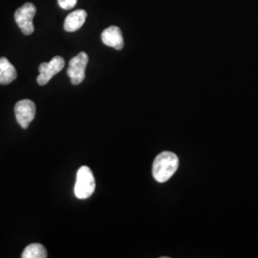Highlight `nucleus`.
<instances>
[{"mask_svg":"<svg viewBox=\"0 0 258 258\" xmlns=\"http://www.w3.org/2000/svg\"><path fill=\"white\" fill-rule=\"evenodd\" d=\"M96 182L91 169L88 166H81L77 173L74 192L79 199H88L95 191Z\"/></svg>","mask_w":258,"mask_h":258,"instance_id":"f03ea898","label":"nucleus"},{"mask_svg":"<svg viewBox=\"0 0 258 258\" xmlns=\"http://www.w3.org/2000/svg\"><path fill=\"white\" fill-rule=\"evenodd\" d=\"M37 8L33 3H25L23 6L16 11L15 19L19 27L21 29L24 35H31L34 33L35 28L33 24V19L36 16Z\"/></svg>","mask_w":258,"mask_h":258,"instance_id":"7ed1b4c3","label":"nucleus"},{"mask_svg":"<svg viewBox=\"0 0 258 258\" xmlns=\"http://www.w3.org/2000/svg\"><path fill=\"white\" fill-rule=\"evenodd\" d=\"M15 114L19 125L23 129H27L36 116L35 102L30 100L19 101L15 106Z\"/></svg>","mask_w":258,"mask_h":258,"instance_id":"423d86ee","label":"nucleus"},{"mask_svg":"<svg viewBox=\"0 0 258 258\" xmlns=\"http://www.w3.org/2000/svg\"><path fill=\"white\" fill-rule=\"evenodd\" d=\"M89 57L86 53L81 52L74 56L67 69V75L71 80V83L74 85L82 83L85 78V69L88 64Z\"/></svg>","mask_w":258,"mask_h":258,"instance_id":"20e7f679","label":"nucleus"},{"mask_svg":"<svg viewBox=\"0 0 258 258\" xmlns=\"http://www.w3.org/2000/svg\"><path fill=\"white\" fill-rule=\"evenodd\" d=\"M48 256L47 250L43 245L34 243L27 246L23 250L21 257L22 258H46Z\"/></svg>","mask_w":258,"mask_h":258,"instance_id":"9d476101","label":"nucleus"},{"mask_svg":"<svg viewBox=\"0 0 258 258\" xmlns=\"http://www.w3.org/2000/svg\"><path fill=\"white\" fill-rule=\"evenodd\" d=\"M17 79L15 66L6 57H0V84L6 85Z\"/></svg>","mask_w":258,"mask_h":258,"instance_id":"1a4fd4ad","label":"nucleus"},{"mask_svg":"<svg viewBox=\"0 0 258 258\" xmlns=\"http://www.w3.org/2000/svg\"><path fill=\"white\" fill-rule=\"evenodd\" d=\"M64 65V59L59 55L54 56L49 62L41 63L38 68L39 76L37 77V83L39 85H45L55 75L63 69Z\"/></svg>","mask_w":258,"mask_h":258,"instance_id":"39448f33","label":"nucleus"},{"mask_svg":"<svg viewBox=\"0 0 258 258\" xmlns=\"http://www.w3.org/2000/svg\"><path fill=\"white\" fill-rule=\"evenodd\" d=\"M102 40L106 46L112 47L116 50H121L124 45L121 31L117 26H110L103 30Z\"/></svg>","mask_w":258,"mask_h":258,"instance_id":"0eeeda50","label":"nucleus"},{"mask_svg":"<svg viewBox=\"0 0 258 258\" xmlns=\"http://www.w3.org/2000/svg\"><path fill=\"white\" fill-rule=\"evenodd\" d=\"M87 18V13L84 10H76L69 14L64 20V30L66 32L72 33L83 27Z\"/></svg>","mask_w":258,"mask_h":258,"instance_id":"6e6552de","label":"nucleus"},{"mask_svg":"<svg viewBox=\"0 0 258 258\" xmlns=\"http://www.w3.org/2000/svg\"><path fill=\"white\" fill-rule=\"evenodd\" d=\"M78 0H57V3L60 8L63 10H70L74 8Z\"/></svg>","mask_w":258,"mask_h":258,"instance_id":"9b49d317","label":"nucleus"},{"mask_svg":"<svg viewBox=\"0 0 258 258\" xmlns=\"http://www.w3.org/2000/svg\"><path fill=\"white\" fill-rule=\"evenodd\" d=\"M179 166V159L174 153L165 151L155 158L152 166V174L159 183H165L174 175Z\"/></svg>","mask_w":258,"mask_h":258,"instance_id":"f257e3e1","label":"nucleus"}]
</instances>
